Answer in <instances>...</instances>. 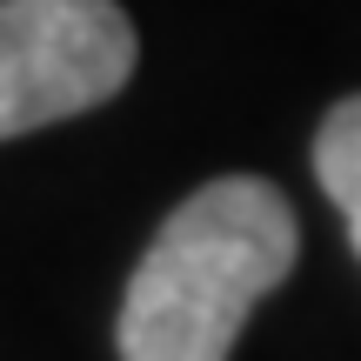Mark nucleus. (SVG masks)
<instances>
[{"label": "nucleus", "mask_w": 361, "mask_h": 361, "mask_svg": "<svg viewBox=\"0 0 361 361\" xmlns=\"http://www.w3.org/2000/svg\"><path fill=\"white\" fill-rule=\"evenodd\" d=\"M301 228L281 188L221 174L161 221L121 295V361H228L261 295L288 281Z\"/></svg>", "instance_id": "obj_1"}, {"label": "nucleus", "mask_w": 361, "mask_h": 361, "mask_svg": "<svg viewBox=\"0 0 361 361\" xmlns=\"http://www.w3.org/2000/svg\"><path fill=\"white\" fill-rule=\"evenodd\" d=\"M314 174H322L328 201L341 207L348 241L361 255V94H348V101L322 121V134H314Z\"/></svg>", "instance_id": "obj_3"}, {"label": "nucleus", "mask_w": 361, "mask_h": 361, "mask_svg": "<svg viewBox=\"0 0 361 361\" xmlns=\"http://www.w3.org/2000/svg\"><path fill=\"white\" fill-rule=\"evenodd\" d=\"M134 54V20L114 0H0V141L114 101Z\"/></svg>", "instance_id": "obj_2"}]
</instances>
